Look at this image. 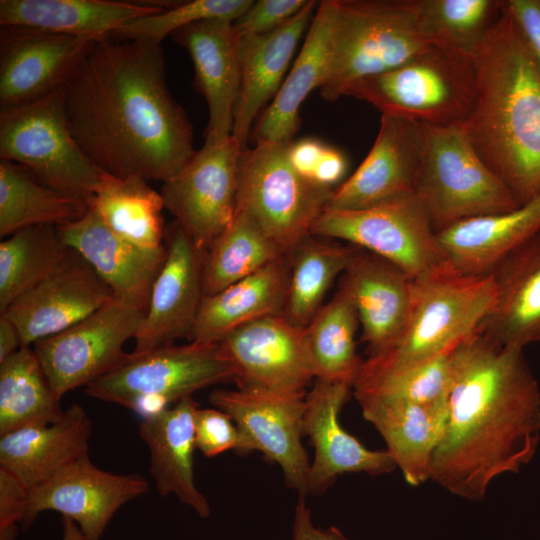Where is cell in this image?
Segmentation results:
<instances>
[{
    "instance_id": "6da1fadb",
    "label": "cell",
    "mask_w": 540,
    "mask_h": 540,
    "mask_svg": "<svg viewBox=\"0 0 540 540\" xmlns=\"http://www.w3.org/2000/svg\"><path fill=\"white\" fill-rule=\"evenodd\" d=\"M66 118L101 171L166 180L193 157V129L166 82L160 43L95 39L63 84Z\"/></svg>"
},
{
    "instance_id": "7a4b0ae2",
    "label": "cell",
    "mask_w": 540,
    "mask_h": 540,
    "mask_svg": "<svg viewBox=\"0 0 540 540\" xmlns=\"http://www.w3.org/2000/svg\"><path fill=\"white\" fill-rule=\"evenodd\" d=\"M539 438L540 389L523 348L478 329L452 353L447 418L429 480L481 500L495 478L533 458Z\"/></svg>"
},
{
    "instance_id": "3957f363",
    "label": "cell",
    "mask_w": 540,
    "mask_h": 540,
    "mask_svg": "<svg viewBox=\"0 0 540 540\" xmlns=\"http://www.w3.org/2000/svg\"><path fill=\"white\" fill-rule=\"evenodd\" d=\"M476 96L460 125L519 203L540 193V69L503 1L472 52Z\"/></svg>"
},
{
    "instance_id": "277c9868",
    "label": "cell",
    "mask_w": 540,
    "mask_h": 540,
    "mask_svg": "<svg viewBox=\"0 0 540 540\" xmlns=\"http://www.w3.org/2000/svg\"><path fill=\"white\" fill-rule=\"evenodd\" d=\"M434 45L417 0H334L320 94L334 102L357 81L393 70Z\"/></svg>"
},
{
    "instance_id": "5b68a950",
    "label": "cell",
    "mask_w": 540,
    "mask_h": 540,
    "mask_svg": "<svg viewBox=\"0 0 540 540\" xmlns=\"http://www.w3.org/2000/svg\"><path fill=\"white\" fill-rule=\"evenodd\" d=\"M382 115L435 126L461 125L476 96L472 54L434 45L401 66L363 78L346 93Z\"/></svg>"
},
{
    "instance_id": "8992f818",
    "label": "cell",
    "mask_w": 540,
    "mask_h": 540,
    "mask_svg": "<svg viewBox=\"0 0 540 540\" xmlns=\"http://www.w3.org/2000/svg\"><path fill=\"white\" fill-rule=\"evenodd\" d=\"M494 298L490 274L466 275L448 264L414 279L411 309L401 335L385 353L365 361L393 367L451 351L479 329Z\"/></svg>"
},
{
    "instance_id": "52a82bcc",
    "label": "cell",
    "mask_w": 540,
    "mask_h": 540,
    "mask_svg": "<svg viewBox=\"0 0 540 540\" xmlns=\"http://www.w3.org/2000/svg\"><path fill=\"white\" fill-rule=\"evenodd\" d=\"M291 142L242 149L237 169L236 211L252 219L286 255L311 234L336 189L294 169Z\"/></svg>"
},
{
    "instance_id": "ba28073f",
    "label": "cell",
    "mask_w": 540,
    "mask_h": 540,
    "mask_svg": "<svg viewBox=\"0 0 540 540\" xmlns=\"http://www.w3.org/2000/svg\"><path fill=\"white\" fill-rule=\"evenodd\" d=\"M422 125L423 159L415 194L437 233L465 219L521 206L479 157L460 125Z\"/></svg>"
},
{
    "instance_id": "9c48e42d",
    "label": "cell",
    "mask_w": 540,
    "mask_h": 540,
    "mask_svg": "<svg viewBox=\"0 0 540 540\" xmlns=\"http://www.w3.org/2000/svg\"><path fill=\"white\" fill-rule=\"evenodd\" d=\"M0 157L41 183L87 201L103 175L71 133L63 86L34 101L0 108Z\"/></svg>"
},
{
    "instance_id": "30bf717a",
    "label": "cell",
    "mask_w": 540,
    "mask_h": 540,
    "mask_svg": "<svg viewBox=\"0 0 540 540\" xmlns=\"http://www.w3.org/2000/svg\"><path fill=\"white\" fill-rule=\"evenodd\" d=\"M234 380L220 344L191 341L144 353L89 384L93 398L115 403L142 417L158 413L203 388Z\"/></svg>"
},
{
    "instance_id": "8fae6325",
    "label": "cell",
    "mask_w": 540,
    "mask_h": 540,
    "mask_svg": "<svg viewBox=\"0 0 540 540\" xmlns=\"http://www.w3.org/2000/svg\"><path fill=\"white\" fill-rule=\"evenodd\" d=\"M311 235L340 239L400 267L412 280L447 265L429 214L416 194L356 210H329Z\"/></svg>"
},
{
    "instance_id": "7c38bea8",
    "label": "cell",
    "mask_w": 540,
    "mask_h": 540,
    "mask_svg": "<svg viewBox=\"0 0 540 540\" xmlns=\"http://www.w3.org/2000/svg\"><path fill=\"white\" fill-rule=\"evenodd\" d=\"M146 310L114 298L85 319L33 344L56 397L88 386L126 363L123 346L134 338Z\"/></svg>"
},
{
    "instance_id": "4fadbf2b",
    "label": "cell",
    "mask_w": 540,
    "mask_h": 540,
    "mask_svg": "<svg viewBox=\"0 0 540 540\" xmlns=\"http://www.w3.org/2000/svg\"><path fill=\"white\" fill-rule=\"evenodd\" d=\"M241 151L232 135L205 141L177 174L163 182L160 194L165 209L202 252L236 215Z\"/></svg>"
},
{
    "instance_id": "5bb4252c",
    "label": "cell",
    "mask_w": 540,
    "mask_h": 540,
    "mask_svg": "<svg viewBox=\"0 0 540 540\" xmlns=\"http://www.w3.org/2000/svg\"><path fill=\"white\" fill-rule=\"evenodd\" d=\"M305 393L215 390L210 403L226 413L239 431L236 452L260 451L276 463L289 488L307 496L310 463L301 443Z\"/></svg>"
},
{
    "instance_id": "9a60e30c",
    "label": "cell",
    "mask_w": 540,
    "mask_h": 540,
    "mask_svg": "<svg viewBox=\"0 0 540 540\" xmlns=\"http://www.w3.org/2000/svg\"><path fill=\"white\" fill-rule=\"evenodd\" d=\"M219 344L240 389L305 393L315 379L304 328L283 315H269L242 325Z\"/></svg>"
},
{
    "instance_id": "2e32d148",
    "label": "cell",
    "mask_w": 540,
    "mask_h": 540,
    "mask_svg": "<svg viewBox=\"0 0 540 540\" xmlns=\"http://www.w3.org/2000/svg\"><path fill=\"white\" fill-rule=\"evenodd\" d=\"M148 491L144 476L99 469L85 455L28 490L22 527L28 528L40 513L51 510L73 520L88 540H101L118 509Z\"/></svg>"
},
{
    "instance_id": "e0dca14e",
    "label": "cell",
    "mask_w": 540,
    "mask_h": 540,
    "mask_svg": "<svg viewBox=\"0 0 540 540\" xmlns=\"http://www.w3.org/2000/svg\"><path fill=\"white\" fill-rule=\"evenodd\" d=\"M166 259L151 290L144 319L134 337L135 353L191 340L203 293V255L181 225L165 228Z\"/></svg>"
},
{
    "instance_id": "ac0fdd59",
    "label": "cell",
    "mask_w": 540,
    "mask_h": 540,
    "mask_svg": "<svg viewBox=\"0 0 540 540\" xmlns=\"http://www.w3.org/2000/svg\"><path fill=\"white\" fill-rule=\"evenodd\" d=\"M115 298L111 288L75 251L1 315L17 328L22 347L58 334Z\"/></svg>"
},
{
    "instance_id": "d6986e66",
    "label": "cell",
    "mask_w": 540,
    "mask_h": 540,
    "mask_svg": "<svg viewBox=\"0 0 540 540\" xmlns=\"http://www.w3.org/2000/svg\"><path fill=\"white\" fill-rule=\"evenodd\" d=\"M424 146L420 122L382 115L375 142L334 193L329 210H356L416 193Z\"/></svg>"
},
{
    "instance_id": "ffe728a7",
    "label": "cell",
    "mask_w": 540,
    "mask_h": 540,
    "mask_svg": "<svg viewBox=\"0 0 540 540\" xmlns=\"http://www.w3.org/2000/svg\"><path fill=\"white\" fill-rule=\"evenodd\" d=\"M353 387L315 380L305 397L303 434L314 448L307 479V495L323 493L347 473L382 475L397 467L386 450H371L347 432L339 414Z\"/></svg>"
},
{
    "instance_id": "44dd1931",
    "label": "cell",
    "mask_w": 540,
    "mask_h": 540,
    "mask_svg": "<svg viewBox=\"0 0 540 540\" xmlns=\"http://www.w3.org/2000/svg\"><path fill=\"white\" fill-rule=\"evenodd\" d=\"M95 39L1 26V107L34 101L62 87Z\"/></svg>"
},
{
    "instance_id": "7402d4cb",
    "label": "cell",
    "mask_w": 540,
    "mask_h": 540,
    "mask_svg": "<svg viewBox=\"0 0 540 540\" xmlns=\"http://www.w3.org/2000/svg\"><path fill=\"white\" fill-rule=\"evenodd\" d=\"M412 279L394 263L360 249L338 289L352 301L368 357L389 350L401 335L412 302Z\"/></svg>"
},
{
    "instance_id": "603a6c76",
    "label": "cell",
    "mask_w": 540,
    "mask_h": 540,
    "mask_svg": "<svg viewBox=\"0 0 540 540\" xmlns=\"http://www.w3.org/2000/svg\"><path fill=\"white\" fill-rule=\"evenodd\" d=\"M66 244L111 288L115 298L147 310L166 248L137 246L109 229L89 207L79 220L58 226Z\"/></svg>"
},
{
    "instance_id": "cb8c5ba5",
    "label": "cell",
    "mask_w": 540,
    "mask_h": 540,
    "mask_svg": "<svg viewBox=\"0 0 540 540\" xmlns=\"http://www.w3.org/2000/svg\"><path fill=\"white\" fill-rule=\"evenodd\" d=\"M170 36L191 57L195 87L207 101L209 122L205 141L216 142L231 136L241 80L238 37L233 22L203 20Z\"/></svg>"
},
{
    "instance_id": "d4e9b609",
    "label": "cell",
    "mask_w": 540,
    "mask_h": 540,
    "mask_svg": "<svg viewBox=\"0 0 540 540\" xmlns=\"http://www.w3.org/2000/svg\"><path fill=\"white\" fill-rule=\"evenodd\" d=\"M317 6L318 2L309 1L277 30L238 38L241 80L232 137L242 149L247 148L254 121L280 90L298 43L309 29Z\"/></svg>"
},
{
    "instance_id": "484cf974",
    "label": "cell",
    "mask_w": 540,
    "mask_h": 540,
    "mask_svg": "<svg viewBox=\"0 0 540 540\" xmlns=\"http://www.w3.org/2000/svg\"><path fill=\"white\" fill-rule=\"evenodd\" d=\"M364 418L380 433L386 451L405 481L419 486L429 480L436 448L443 436L448 402L420 404L354 394Z\"/></svg>"
},
{
    "instance_id": "4316f807",
    "label": "cell",
    "mask_w": 540,
    "mask_h": 540,
    "mask_svg": "<svg viewBox=\"0 0 540 540\" xmlns=\"http://www.w3.org/2000/svg\"><path fill=\"white\" fill-rule=\"evenodd\" d=\"M490 275L495 298L480 331L508 346L540 342V231L506 255Z\"/></svg>"
},
{
    "instance_id": "83f0119b",
    "label": "cell",
    "mask_w": 540,
    "mask_h": 540,
    "mask_svg": "<svg viewBox=\"0 0 540 540\" xmlns=\"http://www.w3.org/2000/svg\"><path fill=\"white\" fill-rule=\"evenodd\" d=\"M199 404L187 397L144 417L139 435L150 451V474L161 496L174 494L199 517L211 515L210 504L194 481L195 416Z\"/></svg>"
},
{
    "instance_id": "f1b7e54d",
    "label": "cell",
    "mask_w": 540,
    "mask_h": 540,
    "mask_svg": "<svg viewBox=\"0 0 540 540\" xmlns=\"http://www.w3.org/2000/svg\"><path fill=\"white\" fill-rule=\"evenodd\" d=\"M92 430L93 423L86 410L73 403L55 423L1 435L0 468L29 490L88 455Z\"/></svg>"
},
{
    "instance_id": "f546056e",
    "label": "cell",
    "mask_w": 540,
    "mask_h": 540,
    "mask_svg": "<svg viewBox=\"0 0 540 540\" xmlns=\"http://www.w3.org/2000/svg\"><path fill=\"white\" fill-rule=\"evenodd\" d=\"M540 231V193L518 208L462 220L437 233L446 261L466 275H488Z\"/></svg>"
},
{
    "instance_id": "4dcf8cb0",
    "label": "cell",
    "mask_w": 540,
    "mask_h": 540,
    "mask_svg": "<svg viewBox=\"0 0 540 540\" xmlns=\"http://www.w3.org/2000/svg\"><path fill=\"white\" fill-rule=\"evenodd\" d=\"M174 5L111 0H1L0 24L101 38L129 21Z\"/></svg>"
},
{
    "instance_id": "1f68e13d",
    "label": "cell",
    "mask_w": 540,
    "mask_h": 540,
    "mask_svg": "<svg viewBox=\"0 0 540 540\" xmlns=\"http://www.w3.org/2000/svg\"><path fill=\"white\" fill-rule=\"evenodd\" d=\"M290 276L285 255L220 292L203 296L191 341L218 344L238 327L282 315Z\"/></svg>"
},
{
    "instance_id": "d6a6232c",
    "label": "cell",
    "mask_w": 540,
    "mask_h": 540,
    "mask_svg": "<svg viewBox=\"0 0 540 540\" xmlns=\"http://www.w3.org/2000/svg\"><path fill=\"white\" fill-rule=\"evenodd\" d=\"M334 0L321 1L302 48L275 98L252 130L255 143L293 141L300 128L299 109L315 88H320L328 67Z\"/></svg>"
},
{
    "instance_id": "836d02e7",
    "label": "cell",
    "mask_w": 540,
    "mask_h": 540,
    "mask_svg": "<svg viewBox=\"0 0 540 540\" xmlns=\"http://www.w3.org/2000/svg\"><path fill=\"white\" fill-rule=\"evenodd\" d=\"M88 204L109 229L125 240L146 249L164 245V202L145 178L103 172Z\"/></svg>"
},
{
    "instance_id": "e575fe53",
    "label": "cell",
    "mask_w": 540,
    "mask_h": 540,
    "mask_svg": "<svg viewBox=\"0 0 540 540\" xmlns=\"http://www.w3.org/2000/svg\"><path fill=\"white\" fill-rule=\"evenodd\" d=\"M88 210L86 199L53 189L20 165L0 160L2 238L32 226H62L79 220Z\"/></svg>"
},
{
    "instance_id": "d590c367",
    "label": "cell",
    "mask_w": 540,
    "mask_h": 540,
    "mask_svg": "<svg viewBox=\"0 0 540 540\" xmlns=\"http://www.w3.org/2000/svg\"><path fill=\"white\" fill-rule=\"evenodd\" d=\"M361 248L307 236L290 254V276L282 315L305 328L337 277H341Z\"/></svg>"
},
{
    "instance_id": "8d00e7d4",
    "label": "cell",
    "mask_w": 540,
    "mask_h": 540,
    "mask_svg": "<svg viewBox=\"0 0 540 540\" xmlns=\"http://www.w3.org/2000/svg\"><path fill=\"white\" fill-rule=\"evenodd\" d=\"M358 325L352 301L338 289L304 328L315 380L354 386L364 362L356 348Z\"/></svg>"
},
{
    "instance_id": "74e56055",
    "label": "cell",
    "mask_w": 540,
    "mask_h": 540,
    "mask_svg": "<svg viewBox=\"0 0 540 540\" xmlns=\"http://www.w3.org/2000/svg\"><path fill=\"white\" fill-rule=\"evenodd\" d=\"M30 347L0 363V435L57 422L64 414Z\"/></svg>"
},
{
    "instance_id": "f35d334b",
    "label": "cell",
    "mask_w": 540,
    "mask_h": 540,
    "mask_svg": "<svg viewBox=\"0 0 540 540\" xmlns=\"http://www.w3.org/2000/svg\"><path fill=\"white\" fill-rule=\"evenodd\" d=\"M247 215L237 212L203 255V293L210 296L285 256Z\"/></svg>"
},
{
    "instance_id": "ab89813d",
    "label": "cell",
    "mask_w": 540,
    "mask_h": 540,
    "mask_svg": "<svg viewBox=\"0 0 540 540\" xmlns=\"http://www.w3.org/2000/svg\"><path fill=\"white\" fill-rule=\"evenodd\" d=\"M58 226L21 229L0 243V312L53 272L71 253Z\"/></svg>"
},
{
    "instance_id": "60d3db41",
    "label": "cell",
    "mask_w": 540,
    "mask_h": 540,
    "mask_svg": "<svg viewBox=\"0 0 540 540\" xmlns=\"http://www.w3.org/2000/svg\"><path fill=\"white\" fill-rule=\"evenodd\" d=\"M393 367L363 362L354 394H367L420 404L448 402L452 384V353Z\"/></svg>"
},
{
    "instance_id": "b9f144b4",
    "label": "cell",
    "mask_w": 540,
    "mask_h": 540,
    "mask_svg": "<svg viewBox=\"0 0 540 540\" xmlns=\"http://www.w3.org/2000/svg\"><path fill=\"white\" fill-rule=\"evenodd\" d=\"M421 18L438 45L472 54L501 15L500 0H417Z\"/></svg>"
},
{
    "instance_id": "7bdbcfd3",
    "label": "cell",
    "mask_w": 540,
    "mask_h": 540,
    "mask_svg": "<svg viewBox=\"0 0 540 540\" xmlns=\"http://www.w3.org/2000/svg\"><path fill=\"white\" fill-rule=\"evenodd\" d=\"M252 0H193L180 2L161 12L129 21L109 36L119 40L160 43L173 32L208 20L236 21L253 4Z\"/></svg>"
},
{
    "instance_id": "ee69618b",
    "label": "cell",
    "mask_w": 540,
    "mask_h": 540,
    "mask_svg": "<svg viewBox=\"0 0 540 540\" xmlns=\"http://www.w3.org/2000/svg\"><path fill=\"white\" fill-rule=\"evenodd\" d=\"M239 431L234 421L217 408H198L195 416V446L205 457L228 450L236 452Z\"/></svg>"
},
{
    "instance_id": "f6af8a7d",
    "label": "cell",
    "mask_w": 540,
    "mask_h": 540,
    "mask_svg": "<svg viewBox=\"0 0 540 540\" xmlns=\"http://www.w3.org/2000/svg\"><path fill=\"white\" fill-rule=\"evenodd\" d=\"M308 0H258L236 21L233 28L238 38L263 35L277 30L299 13Z\"/></svg>"
},
{
    "instance_id": "bcb514c9",
    "label": "cell",
    "mask_w": 540,
    "mask_h": 540,
    "mask_svg": "<svg viewBox=\"0 0 540 540\" xmlns=\"http://www.w3.org/2000/svg\"><path fill=\"white\" fill-rule=\"evenodd\" d=\"M28 504V489L0 468V540H16Z\"/></svg>"
},
{
    "instance_id": "7dc6e473",
    "label": "cell",
    "mask_w": 540,
    "mask_h": 540,
    "mask_svg": "<svg viewBox=\"0 0 540 540\" xmlns=\"http://www.w3.org/2000/svg\"><path fill=\"white\" fill-rule=\"evenodd\" d=\"M504 3L540 69V0H505Z\"/></svg>"
},
{
    "instance_id": "c3c4849f",
    "label": "cell",
    "mask_w": 540,
    "mask_h": 540,
    "mask_svg": "<svg viewBox=\"0 0 540 540\" xmlns=\"http://www.w3.org/2000/svg\"><path fill=\"white\" fill-rule=\"evenodd\" d=\"M292 540H350L340 529L330 526L326 529L316 527L305 496H299L293 516Z\"/></svg>"
},
{
    "instance_id": "681fc988",
    "label": "cell",
    "mask_w": 540,
    "mask_h": 540,
    "mask_svg": "<svg viewBox=\"0 0 540 540\" xmlns=\"http://www.w3.org/2000/svg\"><path fill=\"white\" fill-rule=\"evenodd\" d=\"M326 145L318 139L303 138L289 145V160L294 169L306 178L312 179Z\"/></svg>"
},
{
    "instance_id": "f907efd6",
    "label": "cell",
    "mask_w": 540,
    "mask_h": 540,
    "mask_svg": "<svg viewBox=\"0 0 540 540\" xmlns=\"http://www.w3.org/2000/svg\"><path fill=\"white\" fill-rule=\"evenodd\" d=\"M346 156L337 148L327 146L315 170L313 180L335 189L347 172Z\"/></svg>"
},
{
    "instance_id": "816d5d0a",
    "label": "cell",
    "mask_w": 540,
    "mask_h": 540,
    "mask_svg": "<svg viewBox=\"0 0 540 540\" xmlns=\"http://www.w3.org/2000/svg\"><path fill=\"white\" fill-rule=\"evenodd\" d=\"M22 347L16 326L5 316L0 317V363Z\"/></svg>"
},
{
    "instance_id": "f5cc1de1",
    "label": "cell",
    "mask_w": 540,
    "mask_h": 540,
    "mask_svg": "<svg viewBox=\"0 0 540 540\" xmlns=\"http://www.w3.org/2000/svg\"><path fill=\"white\" fill-rule=\"evenodd\" d=\"M62 540H88L80 527L70 518L62 517Z\"/></svg>"
}]
</instances>
